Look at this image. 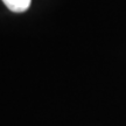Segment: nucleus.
<instances>
[{
  "mask_svg": "<svg viewBox=\"0 0 126 126\" xmlns=\"http://www.w3.org/2000/svg\"><path fill=\"white\" fill-rule=\"evenodd\" d=\"M6 7L14 13H22L31 6V0H2Z\"/></svg>",
  "mask_w": 126,
  "mask_h": 126,
  "instance_id": "obj_1",
  "label": "nucleus"
}]
</instances>
